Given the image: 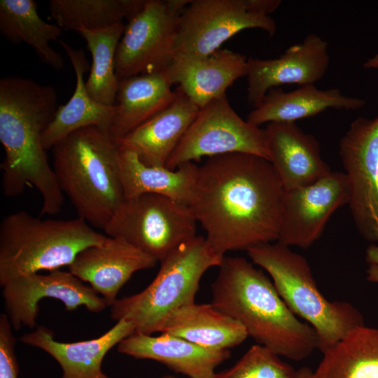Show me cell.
<instances>
[{
    "label": "cell",
    "mask_w": 378,
    "mask_h": 378,
    "mask_svg": "<svg viewBox=\"0 0 378 378\" xmlns=\"http://www.w3.org/2000/svg\"><path fill=\"white\" fill-rule=\"evenodd\" d=\"M284 190L271 162L241 153L210 157L189 204L212 249L224 256L276 241Z\"/></svg>",
    "instance_id": "cell-1"
},
{
    "label": "cell",
    "mask_w": 378,
    "mask_h": 378,
    "mask_svg": "<svg viewBox=\"0 0 378 378\" xmlns=\"http://www.w3.org/2000/svg\"><path fill=\"white\" fill-rule=\"evenodd\" d=\"M52 85L20 76L0 80V141L5 151L1 164L4 194L14 197L27 187L40 193L42 214H56L63 192L43 148V132L57 108Z\"/></svg>",
    "instance_id": "cell-2"
},
{
    "label": "cell",
    "mask_w": 378,
    "mask_h": 378,
    "mask_svg": "<svg viewBox=\"0 0 378 378\" xmlns=\"http://www.w3.org/2000/svg\"><path fill=\"white\" fill-rule=\"evenodd\" d=\"M211 295L215 308L279 356L301 360L318 349L314 328L297 318L273 282L246 258L224 256Z\"/></svg>",
    "instance_id": "cell-3"
},
{
    "label": "cell",
    "mask_w": 378,
    "mask_h": 378,
    "mask_svg": "<svg viewBox=\"0 0 378 378\" xmlns=\"http://www.w3.org/2000/svg\"><path fill=\"white\" fill-rule=\"evenodd\" d=\"M118 141L96 126L78 130L52 148L59 186L79 218L104 229L127 200Z\"/></svg>",
    "instance_id": "cell-4"
},
{
    "label": "cell",
    "mask_w": 378,
    "mask_h": 378,
    "mask_svg": "<svg viewBox=\"0 0 378 378\" xmlns=\"http://www.w3.org/2000/svg\"><path fill=\"white\" fill-rule=\"evenodd\" d=\"M106 237L79 217L41 219L25 211L9 214L0 225V284L69 266L81 251L102 244Z\"/></svg>",
    "instance_id": "cell-5"
},
{
    "label": "cell",
    "mask_w": 378,
    "mask_h": 378,
    "mask_svg": "<svg viewBox=\"0 0 378 378\" xmlns=\"http://www.w3.org/2000/svg\"><path fill=\"white\" fill-rule=\"evenodd\" d=\"M253 262L271 276L289 309L315 330L318 349L324 353L353 330L365 326L361 313L345 301H330L321 293L307 260L275 241L248 248Z\"/></svg>",
    "instance_id": "cell-6"
},
{
    "label": "cell",
    "mask_w": 378,
    "mask_h": 378,
    "mask_svg": "<svg viewBox=\"0 0 378 378\" xmlns=\"http://www.w3.org/2000/svg\"><path fill=\"white\" fill-rule=\"evenodd\" d=\"M224 256L202 236L182 243L160 262L156 276L145 289L116 300L111 307V318L132 322L134 333L160 332L172 312L195 302L202 276L209 268L219 267Z\"/></svg>",
    "instance_id": "cell-7"
},
{
    "label": "cell",
    "mask_w": 378,
    "mask_h": 378,
    "mask_svg": "<svg viewBox=\"0 0 378 378\" xmlns=\"http://www.w3.org/2000/svg\"><path fill=\"white\" fill-rule=\"evenodd\" d=\"M196 223L188 206L164 195L144 193L127 199L104 231L161 262L196 236Z\"/></svg>",
    "instance_id": "cell-8"
},
{
    "label": "cell",
    "mask_w": 378,
    "mask_h": 378,
    "mask_svg": "<svg viewBox=\"0 0 378 378\" xmlns=\"http://www.w3.org/2000/svg\"><path fill=\"white\" fill-rule=\"evenodd\" d=\"M190 0H146L127 21L115 53L118 80L163 72L176 52L181 13Z\"/></svg>",
    "instance_id": "cell-9"
},
{
    "label": "cell",
    "mask_w": 378,
    "mask_h": 378,
    "mask_svg": "<svg viewBox=\"0 0 378 378\" xmlns=\"http://www.w3.org/2000/svg\"><path fill=\"white\" fill-rule=\"evenodd\" d=\"M232 153L251 154L270 161L266 129L242 119L225 94L200 108L165 167L174 170L204 156Z\"/></svg>",
    "instance_id": "cell-10"
},
{
    "label": "cell",
    "mask_w": 378,
    "mask_h": 378,
    "mask_svg": "<svg viewBox=\"0 0 378 378\" xmlns=\"http://www.w3.org/2000/svg\"><path fill=\"white\" fill-rule=\"evenodd\" d=\"M349 206L360 234L378 244V117H358L339 144Z\"/></svg>",
    "instance_id": "cell-11"
},
{
    "label": "cell",
    "mask_w": 378,
    "mask_h": 378,
    "mask_svg": "<svg viewBox=\"0 0 378 378\" xmlns=\"http://www.w3.org/2000/svg\"><path fill=\"white\" fill-rule=\"evenodd\" d=\"M246 29L272 36L276 27L270 16L255 10L252 0H190L181 15L176 50L208 55Z\"/></svg>",
    "instance_id": "cell-12"
},
{
    "label": "cell",
    "mask_w": 378,
    "mask_h": 378,
    "mask_svg": "<svg viewBox=\"0 0 378 378\" xmlns=\"http://www.w3.org/2000/svg\"><path fill=\"white\" fill-rule=\"evenodd\" d=\"M344 172L331 171L318 181L284 190L277 242L308 248L317 241L331 216L349 204Z\"/></svg>",
    "instance_id": "cell-13"
},
{
    "label": "cell",
    "mask_w": 378,
    "mask_h": 378,
    "mask_svg": "<svg viewBox=\"0 0 378 378\" xmlns=\"http://www.w3.org/2000/svg\"><path fill=\"white\" fill-rule=\"evenodd\" d=\"M7 316L15 330L34 328L38 316L39 301L44 298L60 300L67 311L85 306L98 313L107 306L102 297L69 272L59 270L48 274L38 272L22 275L2 286Z\"/></svg>",
    "instance_id": "cell-14"
},
{
    "label": "cell",
    "mask_w": 378,
    "mask_h": 378,
    "mask_svg": "<svg viewBox=\"0 0 378 378\" xmlns=\"http://www.w3.org/2000/svg\"><path fill=\"white\" fill-rule=\"evenodd\" d=\"M328 43L310 34L274 59L248 58L247 99L257 107L272 88L284 84L314 85L329 66Z\"/></svg>",
    "instance_id": "cell-15"
},
{
    "label": "cell",
    "mask_w": 378,
    "mask_h": 378,
    "mask_svg": "<svg viewBox=\"0 0 378 378\" xmlns=\"http://www.w3.org/2000/svg\"><path fill=\"white\" fill-rule=\"evenodd\" d=\"M157 262L123 239L107 237L102 244L81 251L69 272L88 283L111 307L120 288L136 272L152 268Z\"/></svg>",
    "instance_id": "cell-16"
},
{
    "label": "cell",
    "mask_w": 378,
    "mask_h": 378,
    "mask_svg": "<svg viewBox=\"0 0 378 378\" xmlns=\"http://www.w3.org/2000/svg\"><path fill=\"white\" fill-rule=\"evenodd\" d=\"M248 58L237 52L218 49L208 55L176 52L164 71L199 108L225 94L238 78L246 76Z\"/></svg>",
    "instance_id": "cell-17"
},
{
    "label": "cell",
    "mask_w": 378,
    "mask_h": 378,
    "mask_svg": "<svg viewBox=\"0 0 378 378\" xmlns=\"http://www.w3.org/2000/svg\"><path fill=\"white\" fill-rule=\"evenodd\" d=\"M265 129L270 162L284 190L312 184L332 171L321 158L316 139L296 122H270Z\"/></svg>",
    "instance_id": "cell-18"
},
{
    "label": "cell",
    "mask_w": 378,
    "mask_h": 378,
    "mask_svg": "<svg viewBox=\"0 0 378 378\" xmlns=\"http://www.w3.org/2000/svg\"><path fill=\"white\" fill-rule=\"evenodd\" d=\"M134 331L132 322L121 319L97 338L67 343L55 340L51 330L39 326L23 335L20 340L41 349L55 359L62 370V378H111L102 370L104 358L110 349Z\"/></svg>",
    "instance_id": "cell-19"
},
{
    "label": "cell",
    "mask_w": 378,
    "mask_h": 378,
    "mask_svg": "<svg viewBox=\"0 0 378 378\" xmlns=\"http://www.w3.org/2000/svg\"><path fill=\"white\" fill-rule=\"evenodd\" d=\"M176 90L170 105L117 141L148 166H166L200 110L178 87Z\"/></svg>",
    "instance_id": "cell-20"
},
{
    "label": "cell",
    "mask_w": 378,
    "mask_h": 378,
    "mask_svg": "<svg viewBox=\"0 0 378 378\" xmlns=\"http://www.w3.org/2000/svg\"><path fill=\"white\" fill-rule=\"evenodd\" d=\"M118 352L160 362L189 378H215L216 368L230 356L229 350H213L181 337L161 333H133L118 344Z\"/></svg>",
    "instance_id": "cell-21"
},
{
    "label": "cell",
    "mask_w": 378,
    "mask_h": 378,
    "mask_svg": "<svg viewBox=\"0 0 378 378\" xmlns=\"http://www.w3.org/2000/svg\"><path fill=\"white\" fill-rule=\"evenodd\" d=\"M365 104L364 99L346 96L338 88L319 90L314 85H307L284 91L279 87L267 92L246 120L257 127L270 122H295L330 108L353 111Z\"/></svg>",
    "instance_id": "cell-22"
},
{
    "label": "cell",
    "mask_w": 378,
    "mask_h": 378,
    "mask_svg": "<svg viewBox=\"0 0 378 378\" xmlns=\"http://www.w3.org/2000/svg\"><path fill=\"white\" fill-rule=\"evenodd\" d=\"M74 67L76 84L73 95L63 105L58 106L53 119L43 134L42 142L46 150L52 149L71 133L90 126L108 131L115 112V106L99 104L89 95L84 80L88 69V62L82 49H74L59 40Z\"/></svg>",
    "instance_id": "cell-23"
},
{
    "label": "cell",
    "mask_w": 378,
    "mask_h": 378,
    "mask_svg": "<svg viewBox=\"0 0 378 378\" xmlns=\"http://www.w3.org/2000/svg\"><path fill=\"white\" fill-rule=\"evenodd\" d=\"M172 85L164 71L120 80L110 134L118 141L166 108L176 96Z\"/></svg>",
    "instance_id": "cell-24"
},
{
    "label": "cell",
    "mask_w": 378,
    "mask_h": 378,
    "mask_svg": "<svg viewBox=\"0 0 378 378\" xmlns=\"http://www.w3.org/2000/svg\"><path fill=\"white\" fill-rule=\"evenodd\" d=\"M160 332L219 351L229 350L248 337L238 321L220 312L211 303L193 302L178 308L167 318Z\"/></svg>",
    "instance_id": "cell-25"
},
{
    "label": "cell",
    "mask_w": 378,
    "mask_h": 378,
    "mask_svg": "<svg viewBox=\"0 0 378 378\" xmlns=\"http://www.w3.org/2000/svg\"><path fill=\"white\" fill-rule=\"evenodd\" d=\"M118 162L127 199L144 193H155L189 206L199 167L194 162L181 164L174 170L165 167L148 166L136 153L120 146Z\"/></svg>",
    "instance_id": "cell-26"
},
{
    "label": "cell",
    "mask_w": 378,
    "mask_h": 378,
    "mask_svg": "<svg viewBox=\"0 0 378 378\" xmlns=\"http://www.w3.org/2000/svg\"><path fill=\"white\" fill-rule=\"evenodd\" d=\"M63 29L42 20L34 0H1L0 33L11 44L29 46L46 65L56 71L64 66L62 56L50 45Z\"/></svg>",
    "instance_id": "cell-27"
},
{
    "label": "cell",
    "mask_w": 378,
    "mask_h": 378,
    "mask_svg": "<svg viewBox=\"0 0 378 378\" xmlns=\"http://www.w3.org/2000/svg\"><path fill=\"white\" fill-rule=\"evenodd\" d=\"M323 354L315 378H378V329L363 326Z\"/></svg>",
    "instance_id": "cell-28"
},
{
    "label": "cell",
    "mask_w": 378,
    "mask_h": 378,
    "mask_svg": "<svg viewBox=\"0 0 378 378\" xmlns=\"http://www.w3.org/2000/svg\"><path fill=\"white\" fill-rule=\"evenodd\" d=\"M146 0H50V18L63 31L105 29L129 21Z\"/></svg>",
    "instance_id": "cell-29"
},
{
    "label": "cell",
    "mask_w": 378,
    "mask_h": 378,
    "mask_svg": "<svg viewBox=\"0 0 378 378\" xmlns=\"http://www.w3.org/2000/svg\"><path fill=\"white\" fill-rule=\"evenodd\" d=\"M125 27L121 22L102 29L81 27L78 31L86 41L92 59L85 81L86 90L92 99L107 106L115 105L119 85L115 73V53Z\"/></svg>",
    "instance_id": "cell-30"
},
{
    "label": "cell",
    "mask_w": 378,
    "mask_h": 378,
    "mask_svg": "<svg viewBox=\"0 0 378 378\" xmlns=\"http://www.w3.org/2000/svg\"><path fill=\"white\" fill-rule=\"evenodd\" d=\"M297 370L268 348L253 345L230 369L215 378H295Z\"/></svg>",
    "instance_id": "cell-31"
},
{
    "label": "cell",
    "mask_w": 378,
    "mask_h": 378,
    "mask_svg": "<svg viewBox=\"0 0 378 378\" xmlns=\"http://www.w3.org/2000/svg\"><path fill=\"white\" fill-rule=\"evenodd\" d=\"M6 314L0 315V378H18V364L15 353V340Z\"/></svg>",
    "instance_id": "cell-32"
},
{
    "label": "cell",
    "mask_w": 378,
    "mask_h": 378,
    "mask_svg": "<svg viewBox=\"0 0 378 378\" xmlns=\"http://www.w3.org/2000/svg\"><path fill=\"white\" fill-rule=\"evenodd\" d=\"M367 279L378 286V244H370L365 252Z\"/></svg>",
    "instance_id": "cell-33"
},
{
    "label": "cell",
    "mask_w": 378,
    "mask_h": 378,
    "mask_svg": "<svg viewBox=\"0 0 378 378\" xmlns=\"http://www.w3.org/2000/svg\"><path fill=\"white\" fill-rule=\"evenodd\" d=\"M295 378H315L314 371L309 368L303 367L297 370Z\"/></svg>",
    "instance_id": "cell-34"
},
{
    "label": "cell",
    "mask_w": 378,
    "mask_h": 378,
    "mask_svg": "<svg viewBox=\"0 0 378 378\" xmlns=\"http://www.w3.org/2000/svg\"><path fill=\"white\" fill-rule=\"evenodd\" d=\"M363 66L365 69H378V54L372 58L368 59L363 64Z\"/></svg>",
    "instance_id": "cell-35"
},
{
    "label": "cell",
    "mask_w": 378,
    "mask_h": 378,
    "mask_svg": "<svg viewBox=\"0 0 378 378\" xmlns=\"http://www.w3.org/2000/svg\"><path fill=\"white\" fill-rule=\"evenodd\" d=\"M160 378H176V377H175L174 376H172V375H165V376H163V377H162Z\"/></svg>",
    "instance_id": "cell-36"
}]
</instances>
